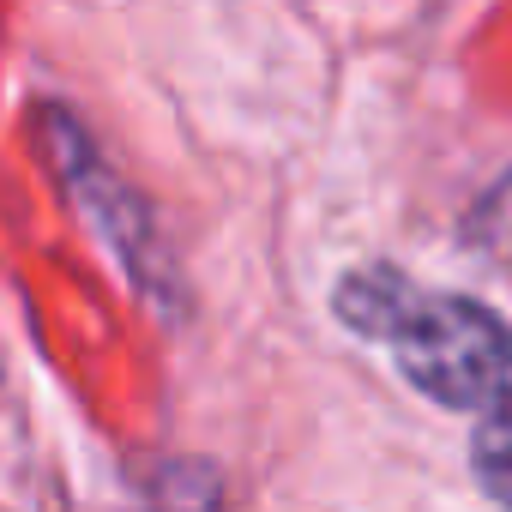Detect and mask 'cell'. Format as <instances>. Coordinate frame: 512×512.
Wrapping results in <instances>:
<instances>
[{"label":"cell","mask_w":512,"mask_h":512,"mask_svg":"<svg viewBox=\"0 0 512 512\" xmlns=\"http://www.w3.org/2000/svg\"><path fill=\"white\" fill-rule=\"evenodd\" d=\"M37 121H43V151H49V163H55L67 199H73L79 217L97 229V241L121 260L127 284H133L157 314H181V308H187V290H181V272H175V253H169L163 235H157V217H151L145 193L109 169V157L97 151V139L85 133L79 115L43 103Z\"/></svg>","instance_id":"6da1fadb"},{"label":"cell","mask_w":512,"mask_h":512,"mask_svg":"<svg viewBox=\"0 0 512 512\" xmlns=\"http://www.w3.org/2000/svg\"><path fill=\"white\" fill-rule=\"evenodd\" d=\"M386 344L398 374L446 410H482L512 380V326L476 296L416 290Z\"/></svg>","instance_id":"7a4b0ae2"},{"label":"cell","mask_w":512,"mask_h":512,"mask_svg":"<svg viewBox=\"0 0 512 512\" xmlns=\"http://www.w3.org/2000/svg\"><path fill=\"white\" fill-rule=\"evenodd\" d=\"M410 296H416V284H410L398 266H356V272L338 284L332 308H338V320H344L350 332L386 344V332L398 326V314L410 308Z\"/></svg>","instance_id":"3957f363"},{"label":"cell","mask_w":512,"mask_h":512,"mask_svg":"<svg viewBox=\"0 0 512 512\" xmlns=\"http://www.w3.org/2000/svg\"><path fill=\"white\" fill-rule=\"evenodd\" d=\"M470 464H476L482 494L512 506V386L482 404V422H476V440H470Z\"/></svg>","instance_id":"277c9868"},{"label":"cell","mask_w":512,"mask_h":512,"mask_svg":"<svg viewBox=\"0 0 512 512\" xmlns=\"http://www.w3.org/2000/svg\"><path fill=\"white\" fill-rule=\"evenodd\" d=\"M464 241L494 266H512V169L476 193V205L464 211Z\"/></svg>","instance_id":"5b68a950"},{"label":"cell","mask_w":512,"mask_h":512,"mask_svg":"<svg viewBox=\"0 0 512 512\" xmlns=\"http://www.w3.org/2000/svg\"><path fill=\"white\" fill-rule=\"evenodd\" d=\"M145 494H157V500H217L223 482H217L211 470H199V464H193V476H187V464H181V470H163Z\"/></svg>","instance_id":"8992f818"}]
</instances>
